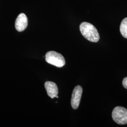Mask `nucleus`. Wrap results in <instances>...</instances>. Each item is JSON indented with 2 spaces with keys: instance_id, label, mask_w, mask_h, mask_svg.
Instances as JSON below:
<instances>
[{
  "instance_id": "1",
  "label": "nucleus",
  "mask_w": 127,
  "mask_h": 127,
  "mask_svg": "<svg viewBox=\"0 0 127 127\" xmlns=\"http://www.w3.org/2000/svg\"><path fill=\"white\" fill-rule=\"evenodd\" d=\"M80 30L82 35L88 41L97 42L100 37L96 28L91 23L84 22L81 24Z\"/></svg>"
},
{
  "instance_id": "2",
  "label": "nucleus",
  "mask_w": 127,
  "mask_h": 127,
  "mask_svg": "<svg viewBox=\"0 0 127 127\" xmlns=\"http://www.w3.org/2000/svg\"><path fill=\"white\" fill-rule=\"evenodd\" d=\"M45 59L48 63L58 67H62L65 64V60L63 56L54 51L48 52L45 55Z\"/></svg>"
},
{
  "instance_id": "3",
  "label": "nucleus",
  "mask_w": 127,
  "mask_h": 127,
  "mask_svg": "<svg viewBox=\"0 0 127 127\" xmlns=\"http://www.w3.org/2000/svg\"><path fill=\"white\" fill-rule=\"evenodd\" d=\"M112 118L118 124H127V109L122 106H117L112 112Z\"/></svg>"
},
{
  "instance_id": "4",
  "label": "nucleus",
  "mask_w": 127,
  "mask_h": 127,
  "mask_svg": "<svg viewBox=\"0 0 127 127\" xmlns=\"http://www.w3.org/2000/svg\"><path fill=\"white\" fill-rule=\"evenodd\" d=\"M82 88L81 86H77L73 89L72 95L71 104L73 109L78 108L82 97Z\"/></svg>"
},
{
  "instance_id": "5",
  "label": "nucleus",
  "mask_w": 127,
  "mask_h": 127,
  "mask_svg": "<svg viewBox=\"0 0 127 127\" xmlns=\"http://www.w3.org/2000/svg\"><path fill=\"white\" fill-rule=\"evenodd\" d=\"M28 25V19L24 13H20L18 16L15 22V28L18 32L24 31Z\"/></svg>"
},
{
  "instance_id": "6",
  "label": "nucleus",
  "mask_w": 127,
  "mask_h": 127,
  "mask_svg": "<svg viewBox=\"0 0 127 127\" xmlns=\"http://www.w3.org/2000/svg\"><path fill=\"white\" fill-rule=\"evenodd\" d=\"M44 86L48 95L51 98L56 97L59 93L58 88L56 84L52 82H46Z\"/></svg>"
},
{
  "instance_id": "7",
  "label": "nucleus",
  "mask_w": 127,
  "mask_h": 127,
  "mask_svg": "<svg viewBox=\"0 0 127 127\" xmlns=\"http://www.w3.org/2000/svg\"><path fill=\"white\" fill-rule=\"evenodd\" d=\"M120 32L124 38L127 39V18H124L120 25Z\"/></svg>"
},
{
  "instance_id": "8",
  "label": "nucleus",
  "mask_w": 127,
  "mask_h": 127,
  "mask_svg": "<svg viewBox=\"0 0 127 127\" xmlns=\"http://www.w3.org/2000/svg\"><path fill=\"white\" fill-rule=\"evenodd\" d=\"M123 86L125 89H127V77H125L123 79Z\"/></svg>"
}]
</instances>
